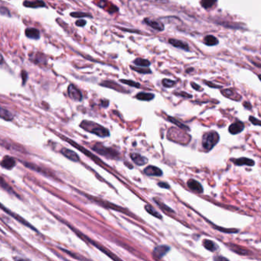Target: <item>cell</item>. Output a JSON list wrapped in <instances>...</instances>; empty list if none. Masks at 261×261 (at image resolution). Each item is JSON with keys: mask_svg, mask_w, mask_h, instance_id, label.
Masks as SVG:
<instances>
[{"mask_svg": "<svg viewBox=\"0 0 261 261\" xmlns=\"http://www.w3.org/2000/svg\"><path fill=\"white\" fill-rule=\"evenodd\" d=\"M81 128L84 129V130L89 132V133H93L95 135L98 136L100 137H106L110 136V132L108 129L105 128L101 125L97 124L95 122L92 121L84 120L81 122L80 124Z\"/></svg>", "mask_w": 261, "mask_h": 261, "instance_id": "obj_1", "label": "cell"}, {"mask_svg": "<svg viewBox=\"0 0 261 261\" xmlns=\"http://www.w3.org/2000/svg\"><path fill=\"white\" fill-rule=\"evenodd\" d=\"M220 136L217 132L210 131L205 133L202 137V147L205 151H210L219 141Z\"/></svg>", "mask_w": 261, "mask_h": 261, "instance_id": "obj_2", "label": "cell"}, {"mask_svg": "<svg viewBox=\"0 0 261 261\" xmlns=\"http://www.w3.org/2000/svg\"><path fill=\"white\" fill-rule=\"evenodd\" d=\"M92 149H93V150L95 151L96 153L101 155V156H106L107 158L117 159L118 156H119V153H118L116 150L111 149V148L105 147V146H104V145L100 143H97L96 144V145H94Z\"/></svg>", "mask_w": 261, "mask_h": 261, "instance_id": "obj_3", "label": "cell"}, {"mask_svg": "<svg viewBox=\"0 0 261 261\" xmlns=\"http://www.w3.org/2000/svg\"><path fill=\"white\" fill-rule=\"evenodd\" d=\"M66 224L67 226L70 227V228H71L72 230H73V232H75V233L77 234V235H78L79 237H81V238L83 239V240H87V241L89 242L90 244H93L95 247H97V248H98L100 251H102V252L105 253V254H107V256L112 258L113 260L118 259V258H116V257L114 256V254H113L112 253L109 252L107 250H106L105 247H102V246L100 245V244H96V242L93 241V240H91V239L90 238H88V236H86V235H83V234L81 233V232H77V230L74 229V228H71V227L69 224Z\"/></svg>", "mask_w": 261, "mask_h": 261, "instance_id": "obj_4", "label": "cell"}, {"mask_svg": "<svg viewBox=\"0 0 261 261\" xmlns=\"http://www.w3.org/2000/svg\"><path fill=\"white\" fill-rule=\"evenodd\" d=\"M68 94L72 100H75V101H81L82 100V93L73 84L69 85V88H68Z\"/></svg>", "mask_w": 261, "mask_h": 261, "instance_id": "obj_5", "label": "cell"}, {"mask_svg": "<svg viewBox=\"0 0 261 261\" xmlns=\"http://www.w3.org/2000/svg\"><path fill=\"white\" fill-rule=\"evenodd\" d=\"M170 251V247L167 245H160L155 247L153 255L155 259H162Z\"/></svg>", "mask_w": 261, "mask_h": 261, "instance_id": "obj_6", "label": "cell"}, {"mask_svg": "<svg viewBox=\"0 0 261 261\" xmlns=\"http://www.w3.org/2000/svg\"><path fill=\"white\" fill-rule=\"evenodd\" d=\"M1 208H2V210L5 211V212H7L8 214H9V215L12 216V217H13V218H15L16 221H20V223L24 224V225L28 227V228H32V230H34V232H38V230L36 229V228H34L32 224H30L28 221H25V219H23V217H20V216L18 215V214H15V213H13V212H10L9 209H5V208H4V206L2 205H1Z\"/></svg>", "mask_w": 261, "mask_h": 261, "instance_id": "obj_7", "label": "cell"}, {"mask_svg": "<svg viewBox=\"0 0 261 261\" xmlns=\"http://www.w3.org/2000/svg\"><path fill=\"white\" fill-rule=\"evenodd\" d=\"M144 23L145 24H147L149 26H150L151 28H153V29L157 30L159 32H162L164 30L165 27L163 25V23L161 22L158 21L156 20H152V19H149V18H145L144 20Z\"/></svg>", "mask_w": 261, "mask_h": 261, "instance_id": "obj_8", "label": "cell"}, {"mask_svg": "<svg viewBox=\"0 0 261 261\" xmlns=\"http://www.w3.org/2000/svg\"><path fill=\"white\" fill-rule=\"evenodd\" d=\"M188 187L190 188L191 191H195V192L201 194L203 192V186L199 182L195 180V179H190L187 182Z\"/></svg>", "mask_w": 261, "mask_h": 261, "instance_id": "obj_9", "label": "cell"}, {"mask_svg": "<svg viewBox=\"0 0 261 261\" xmlns=\"http://www.w3.org/2000/svg\"><path fill=\"white\" fill-rule=\"evenodd\" d=\"M16 160H15L14 158L11 157L9 156H4L3 159L1 161V166L2 168H6V169H12V168L16 166Z\"/></svg>", "mask_w": 261, "mask_h": 261, "instance_id": "obj_10", "label": "cell"}, {"mask_svg": "<svg viewBox=\"0 0 261 261\" xmlns=\"http://www.w3.org/2000/svg\"><path fill=\"white\" fill-rule=\"evenodd\" d=\"M144 173L149 176H162L163 172L160 168L154 166H149L144 169Z\"/></svg>", "mask_w": 261, "mask_h": 261, "instance_id": "obj_11", "label": "cell"}, {"mask_svg": "<svg viewBox=\"0 0 261 261\" xmlns=\"http://www.w3.org/2000/svg\"><path fill=\"white\" fill-rule=\"evenodd\" d=\"M244 129V123H242L240 121H237L235 123H232L231 126H229L228 131L230 133L235 135V134H238V133H241Z\"/></svg>", "mask_w": 261, "mask_h": 261, "instance_id": "obj_12", "label": "cell"}, {"mask_svg": "<svg viewBox=\"0 0 261 261\" xmlns=\"http://www.w3.org/2000/svg\"><path fill=\"white\" fill-rule=\"evenodd\" d=\"M61 153L65 157L68 158L69 160H71L73 162H79L80 161V158H79L78 155L74 152V151L71 150V149H66V148H63L61 150Z\"/></svg>", "mask_w": 261, "mask_h": 261, "instance_id": "obj_13", "label": "cell"}, {"mask_svg": "<svg viewBox=\"0 0 261 261\" xmlns=\"http://www.w3.org/2000/svg\"><path fill=\"white\" fill-rule=\"evenodd\" d=\"M131 160H133V163L137 164V166H143L145 163H147L148 160L144 156H141L139 153H133L130 154Z\"/></svg>", "mask_w": 261, "mask_h": 261, "instance_id": "obj_14", "label": "cell"}, {"mask_svg": "<svg viewBox=\"0 0 261 261\" xmlns=\"http://www.w3.org/2000/svg\"><path fill=\"white\" fill-rule=\"evenodd\" d=\"M232 161H234L235 165L239 166H253L255 165V163H254V160L248 159V158H239V159H237V160H232Z\"/></svg>", "mask_w": 261, "mask_h": 261, "instance_id": "obj_15", "label": "cell"}, {"mask_svg": "<svg viewBox=\"0 0 261 261\" xmlns=\"http://www.w3.org/2000/svg\"><path fill=\"white\" fill-rule=\"evenodd\" d=\"M169 44L172 45V46L175 47H179V48H182V49L186 50V51H189L190 47L188 46L187 43L183 42V41L178 40V39H170L168 40Z\"/></svg>", "mask_w": 261, "mask_h": 261, "instance_id": "obj_16", "label": "cell"}, {"mask_svg": "<svg viewBox=\"0 0 261 261\" xmlns=\"http://www.w3.org/2000/svg\"><path fill=\"white\" fill-rule=\"evenodd\" d=\"M25 35L28 39L37 40L40 38V32L39 30L35 28H28L25 29Z\"/></svg>", "mask_w": 261, "mask_h": 261, "instance_id": "obj_17", "label": "cell"}, {"mask_svg": "<svg viewBox=\"0 0 261 261\" xmlns=\"http://www.w3.org/2000/svg\"><path fill=\"white\" fill-rule=\"evenodd\" d=\"M23 5L25 7L28 8H42L46 7V3L42 0H37V1H25Z\"/></svg>", "mask_w": 261, "mask_h": 261, "instance_id": "obj_18", "label": "cell"}, {"mask_svg": "<svg viewBox=\"0 0 261 261\" xmlns=\"http://www.w3.org/2000/svg\"><path fill=\"white\" fill-rule=\"evenodd\" d=\"M222 95L228 97V98L232 99L234 100H240L241 99L240 95L235 92L233 90L226 89L222 91Z\"/></svg>", "mask_w": 261, "mask_h": 261, "instance_id": "obj_19", "label": "cell"}, {"mask_svg": "<svg viewBox=\"0 0 261 261\" xmlns=\"http://www.w3.org/2000/svg\"><path fill=\"white\" fill-rule=\"evenodd\" d=\"M97 5L102 9H105L106 10L108 11L109 13H115L118 10V8L115 5H114L112 7H110V5H112V4L109 3L106 0H101L100 2L97 3Z\"/></svg>", "mask_w": 261, "mask_h": 261, "instance_id": "obj_20", "label": "cell"}, {"mask_svg": "<svg viewBox=\"0 0 261 261\" xmlns=\"http://www.w3.org/2000/svg\"><path fill=\"white\" fill-rule=\"evenodd\" d=\"M203 246L205 248L207 249L208 251H212V252H215L218 249V246L214 241L208 240V239H205L203 240Z\"/></svg>", "mask_w": 261, "mask_h": 261, "instance_id": "obj_21", "label": "cell"}, {"mask_svg": "<svg viewBox=\"0 0 261 261\" xmlns=\"http://www.w3.org/2000/svg\"><path fill=\"white\" fill-rule=\"evenodd\" d=\"M155 97L153 94L145 93V92H141L136 95V98L140 100H144V101H150Z\"/></svg>", "mask_w": 261, "mask_h": 261, "instance_id": "obj_22", "label": "cell"}, {"mask_svg": "<svg viewBox=\"0 0 261 261\" xmlns=\"http://www.w3.org/2000/svg\"><path fill=\"white\" fill-rule=\"evenodd\" d=\"M204 42H205V45L209 46H214L218 44V40H217V38L214 37L213 35L205 36V39H204Z\"/></svg>", "mask_w": 261, "mask_h": 261, "instance_id": "obj_23", "label": "cell"}, {"mask_svg": "<svg viewBox=\"0 0 261 261\" xmlns=\"http://www.w3.org/2000/svg\"><path fill=\"white\" fill-rule=\"evenodd\" d=\"M145 210L150 214L151 215L154 216V217H157L159 219H163V216L154 209V208L152 207L151 205H145Z\"/></svg>", "mask_w": 261, "mask_h": 261, "instance_id": "obj_24", "label": "cell"}, {"mask_svg": "<svg viewBox=\"0 0 261 261\" xmlns=\"http://www.w3.org/2000/svg\"><path fill=\"white\" fill-rule=\"evenodd\" d=\"M230 248L234 252L237 253V254H241V255H246V254H249V251L245 250V249L241 248V247H238V246L235 245V244H229Z\"/></svg>", "mask_w": 261, "mask_h": 261, "instance_id": "obj_25", "label": "cell"}, {"mask_svg": "<svg viewBox=\"0 0 261 261\" xmlns=\"http://www.w3.org/2000/svg\"><path fill=\"white\" fill-rule=\"evenodd\" d=\"M101 85L107 87V88H112V89L116 90L118 92H123V88H121V87L118 84H115L112 81H105V82L102 83Z\"/></svg>", "mask_w": 261, "mask_h": 261, "instance_id": "obj_26", "label": "cell"}, {"mask_svg": "<svg viewBox=\"0 0 261 261\" xmlns=\"http://www.w3.org/2000/svg\"><path fill=\"white\" fill-rule=\"evenodd\" d=\"M1 118L6 121H10L13 119V114H11L9 111L4 108H1Z\"/></svg>", "mask_w": 261, "mask_h": 261, "instance_id": "obj_27", "label": "cell"}, {"mask_svg": "<svg viewBox=\"0 0 261 261\" xmlns=\"http://www.w3.org/2000/svg\"><path fill=\"white\" fill-rule=\"evenodd\" d=\"M133 64L141 67H149L151 65L149 60L144 59V58H137L133 61Z\"/></svg>", "mask_w": 261, "mask_h": 261, "instance_id": "obj_28", "label": "cell"}, {"mask_svg": "<svg viewBox=\"0 0 261 261\" xmlns=\"http://www.w3.org/2000/svg\"><path fill=\"white\" fill-rule=\"evenodd\" d=\"M1 186H2V189L5 190V191H7L8 192L11 193V194H13V195H16V196L19 197V195L16 194V192H15V191H13V188H11L9 185L6 184V183H5L3 178L1 179Z\"/></svg>", "mask_w": 261, "mask_h": 261, "instance_id": "obj_29", "label": "cell"}, {"mask_svg": "<svg viewBox=\"0 0 261 261\" xmlns=\"http://www.w3.org/2000/svg\"><path fill=\"white\" fill-rule=\"evenodd\" d=\"M168 119L171 122V123H174V124L179 126L180 128L183 129V130H190V128H189L186 125L183 124V123H181V122H179V121H178L177 119H175V118L168 117Z\"/></svg>", "mask_w": 261, "mask_h": 261, "instance_id": "obj_30", "label": "cell"}, {"mask_svg": "<svg viewBox=\"0 0 261 261\" xmlns=\"http://www.w3.org/2000/svg\"><path fill=\"white\" fill-rule=\"evenodd\" d=\"M217 2V0H202L201 4L205 9H210Z\"/></svg>", "mask_w": 261, "mask_h": 261, "instance_id": "obj_31", "label": "cell"}, {"mask_svg": "<svg viewBox=\"0 0 261 261\" xmlns=\"http://www.w3.org/2000/svg\"><path fill=\"white\" fill-rule=\"evenodd\" d=\"M119 81H120L121 83H123V84H126V85H129V86L133 87V88H139L140 87H141V84H139V83L131 81V80H125V79H120Z\"/></svg>", "mask_w": 261, "mask_h": 261, "instance_id": "obj_32", "label": "cell"}, {"mask_svg": "<svg viewBox=\"0 0 261 261\" xmlns=\"http://www.w3.org/2000/svg\"><path fill=\"white\" fill-rule=\"evenodd\" d=\"M30 58H32V62H34V63L39 64L45 63L44 61L40 60V58H46V57H45L44 55H42V54L38 53V54H35V55H32V56L30 57Z\"/></svg>", "mask_w": 261, "mask_h": 261, "instance_id": "obj_33", "label": "cell"}, {"mask_svg": "<svg viewBox=\"0 0 261 261\" xmlns=\"http://www.w3.org/2000/svg\"><path fill=\"white\" fill-rule=\"evenodd\" d=\"M131 69L135 71L138 72V73H141V74H150L152 73L150 69L145 68V69H141V68H136V67L131 66Z\"/></svg>", "mask_w": 261, "mask_h": 261, "instance_id": "obj_34", "label": "cell"}, {"mask_svg": "<svg viewBox=\"0 0 261 261\" xmlns=\"http://www.w3.org/2000/svg\"><path fill=\"white\" fill-rule=\"evenodd\" d=\"M162 83H163V85L165 88H172L176 84V82L175 81H172V80H169V79H163Z\"/></svg>", "mask_w": 261, "mask_h": 261, "instance_id": "obj_35", "label": "cell"}, {"mask_svg": "<svg viewBox=\"0 0 261 261\" xmlns=\"http://www.w3.org/2000/svg\"><path fill=\"white\" fill-rule=\"evenodd\" d=\"M155 202L159 205V207L161 208L163 210L166 211V212H171V213H174V211L172 209H170L169 207H168L167 205H166L165 204L162 203L160 201H158L156 198H154Z\"/></svg>", "mask_w": 261, "mask_h": 261, "instance_id": "obj_36", "label": "cell"}, {"mask_svg": "<svg viewBox=\"0 0 261 261\" xmlns=\"http://www.w3.org/2000/svg\"><path fill=\"white\" fill-rule=\"evenodd\" d=\"M71 16L74 18L92 17V16L85 13H71Z\"/></svg>", "mask_w": 261, "mask_h": 261, "instance_id": "obj_37", "label": "cell"}, {"mask_svg": "<svg viewBox=\"0 0 261 261\" xmlns=\"http://www.w3.org/2000/svg\"><path fill=\"white\" fill-rule=\"evenodd\" d=\"M249 119H250L251 123H252V124L255 125V126H261V120H259V119H257V118H254V117H250Z\"/></svg>", "mask_w": 261, "mask_h": 261, "instance_id": "obj_38", "label": "cell"}, {"mask_svg": "<svg viewBox=\"0 0 261 261\" xmlns=\"http://www.w3.org/2000/svg\"><path fill=\"white\" fill-rule=\"evenodd\" d=\"M0 12H1V15H2V16H9V17H10L11 16L9 11L6 8L4 7V6L1 7V11H0Z\"/></svg>", "mask_w": 261, "mask_h": 261, "instance_id": "obj_39", "label": "cell"}, {"mask_svg": "<svg viewBox=\"0 0 261 261\" xmlns=\"http://www.w3.org/2000/svg\"><path fill=\"white\" fill-rule=\"evenodd\" d=\"M175 95L183 96V97H188V98H191V96H192L190 94L186 93V92H179V93H175Z\"/></svg>", "mask_w": 261, "mask_h": 261, "instance_id": "obj_40", "label": "cell"}, {"mask_svg": "<svg viewBox=\"0 0 261 261\" xmlns=\"http://www.w3.org/2000/svg\"><path fill=\"white\" fill-rule=\"evenodd\" d=\"M158 186H160L162 189H166V190H168L170 188L169 185L165 183V182H160V183H158Z\"/></svg>", "mask_w": 261, "mask_h": 261, "instance_id": "obj_41", "label": "cell"}, {"mask_svg": "<svg viewBox=\"0 0 261 261\" xmlns=\"http://www.w3.org/2000/svg\"><path fill=\"white\" fill-rule=\"evenodd\" d=\"M87 22L84 20H78L76 22V25L77 26L83 27L86 25Z\"/></svg>", "mask_w": 261, "mask_h": 261, "instance_id": "obj_42", "label": "cell"}, {"mask_svg": "<svg viewBox=\"0 0 261 261\" xmlns=\"http://www.w3.org/2000/svg\"><path fill=\"white\" fill-rule=\"evenodd\" d=\"M61 249V251H64V252L66 253V254H70V256L72 257V258H75V259L80 260L81 258H78V257L75 256V254H72L71 252H70L69 251H67V250H65L64 248H60Z\"/></svg>", "mask_w": 261, "mask_h": 261, "instance_id": "obj_43", "label": "cell"}, {"mask_svg": "<svg viewBox=\"0 0 261 261\" xmlns=\"http://www.w3.org/2000/svg\"><path fill=\"white\" fill-rule=\"evenodd\" d=\"M22 77H23V84H25L26 82L27 77H28V74H27V72L25 71H23L22 72Z\"/></svg>", "mask_w": 261, "mask_h": 261, "instance_id": "obj_44", "label": "cell"}, {"mask_svg": "<svg viewBox=\"0 0 261 261\" xmlns=\"http://www.w3.org/2000/svg\"><path fill=\"white\" fill-rule=\"evenodd\" d=\"M191 86L194 89L196 90V91H202V88L198 85V84H195V83H191Z\"/></svg>", "mask_w": 261, "mask_h": 261, "instance_id": "obj_45", "label": "cell"}, {"mask_svg": "<svg viewBox=\"0 0 261 261\" xmlns=\"http://www.w3.org/2000/svg\"><path fill=\"white\" fill-rule=\"evenodd\" d=\"M214 261H228L227 258H224V257H215L214 258Z\"/></svg>", "mask_w": 261, "mask_h": 261, "instance_id": "obj_46", "label": "cell"}, {"mask_svg": "<svg viewBox=\"0 0 261 261\" xmlns=\"http://www.w3.org/2000/svg\"><path fill=\"white\" fill-rule=\"evenodd\" d=\"M108 105H109V101H108V100H106V104H105V103H104V101H103V100H102V101H101V106H102V107H108Z\"/></svg>", "mask_w": 261, "mask_h": 261, "instance_id": "obj_47", "label": "cell"}, {"mask_svg": "<svg viewBox=\"0 0 261 261\" xmlns=\"http://www.w3.org/2000/svg\"><path fill=\"white\" fill-rule=\"evenodd\" d=\"M244 106L247 109H251V104H249V103H247V102H246V103H244Z\"/></svg>", "mask_w": 261, "mask_h": 261, "instance_id": "obj_48", "label": "cell"}, {"mask_svg": "<svg viewBox=\"0 0 261 261\" xmlns=\"http://www.w3.org/2000/svg\"><path fill=\"white\" fill-rule=\"evenodd\" d=\"M258 77H259L260 80L261 81V75H259Z\"/></svg>", "mask_w": 261, "mask_h": 261, "instance_id": "obj_49", "label": "cell"}]
</instances>
